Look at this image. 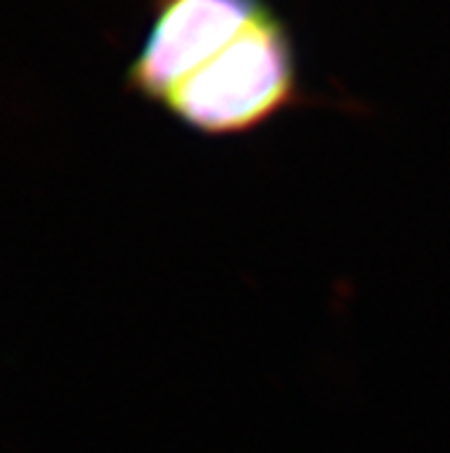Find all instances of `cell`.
Instances as JSON below:
<instances>
[{"label": "cell", "mask_w": 450, "mask_h": 453, "mask_svg": "<svg viewBox=\"0 0 450 453\" xmlns=\"http://www.w3.org/2000/svg\"><path fill=\"white\" fill-rule=\"evenodd\" d=\"M308 104L313 97L301 86L297 46L271 7L225 51L177 86L161 111L200 136L234 138Z\"/></svg>", "instance_id": "cell-1"}, {"label": "cell", "mask_w": 450, "mask_h": 453, "mask_svg": "<svg viewBox=\"0 0 450 453\" xmlns=\"http://www.w3.org/2000/svg\"><path fill=\"white\" fill-rule=\"evenodd\" d=\"M269 10L267 0H152L145 40L126 67V92L161 109Z\"/></svg>", "instance_id": "cell-2"}]
</instances>
